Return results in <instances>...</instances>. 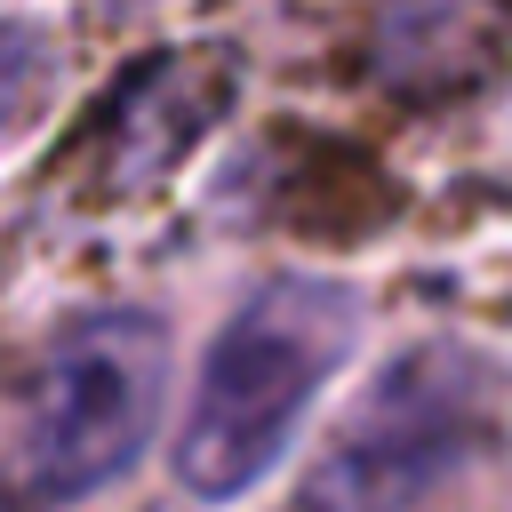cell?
Instances as JSON below:
<instances>
[{
  "mask_svg": "<svg viewBox=\"0 0 512 512\" xmlns=\"http://www.w3.org/2000/svg\"><path fill=\"white\" fill-rule=\"evenodd\" d=\"M352 328H360L352 288H336V280H264L224 320V336L208 344L200 400H192L184 440H176L184 488L216 496V504L256 488L280 464V448L304 424L328 368L352 352Z\"/></svg>",
  "mask_w": 512,
  "mask_h": 512,
  "instance_id": "obj_1",
  "label": "cell"
},
{
  "mask_svg": "<svg viewBox=\"0 0 512 512\" xmlns=\"http://www.w3.org/2000/svg\"><path fill=\"white\" fill-rule=\"evenodd\" d=\"M160 384H168V328L160 320L96 312V320L64 328L32 376L24 488L40 504H64V496L120 480L160 424Z\"/></svg>",
  "mask_w": 512,
  "mask_h": 512,
  "instance_id": "obj_2",
  "label": "cell"
},
{
  "mask_svg": "<svg viewBox=\"0 0 512 512\" xmlns=\"http://www.w3.org/2000/svg\"><path fill=\"white\" fill-rule=\"evenodd\" d=\"M480 400L488 368H472L456 344L400 352L304 472L296 512H416L480 448Z\"/></svg>",
  "mask_w": 512,
  "mask_h": 512,
  "instance_id": "obj_3",
  "label": "cell"
},
{
  "mask_svg": "<svg viewBox=\"0 0 512 512\" xmlns=\"http://www.w3.org/2000/svg\"><path fill=\"white\" fill-rule=\"evenodd\" d=\"M32 88H40V40L24 24H0V120H16Z\"/></svg>",
  "mask_w": 512,
  "mask_h": 512,
  "instance_id": "obj_4",
  "label": "cell"
}]
</instances>
